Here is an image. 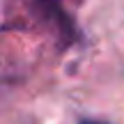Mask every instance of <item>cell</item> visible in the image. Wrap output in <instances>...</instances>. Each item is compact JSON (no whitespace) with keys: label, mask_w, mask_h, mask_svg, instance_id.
<instances>
[{"label":"cell","mask_w":124,"mask_h":124,"mask_svg":"<svg viewBox=\"0 0 124 124\" xmlns=\"http://www.w3.org/2000/svg\"><path fill=\"white\" fill-rule=\"evenodd\" d=\"M60 2H62V0H37V5H39V7L44 9L46 14H48V16L60 18L62 28H64V32H67V37H71V35H74V25H71V23H69V18L64 16V12H62Z\"/></svg>","instance_id":"obj_1"},{"label":"cell","mask_w":124,"mask_h":124,"mask_svg":"<svg viewBox=\"0 0 124 124\" xmlns=\"http://www.w3.org/2000/svg\"><path fill=\"white\" fill-rule=\"evenodd\" d=\"M80 124H103V122H94V120H85V122H80Z\"/></svg>","instance_id":"obj_2"}]
</instances>
